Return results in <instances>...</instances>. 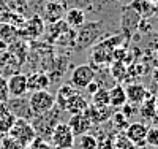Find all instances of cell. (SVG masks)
<instances>
[{"mask_svg": "<svg viewBox=\"0 0 158 149\" xmlns=\"http://www.w3.org/2000/svg\"><path fill=\"white\" fill-rule=\"evenodd\" d=\"M123 37L122 35H115L112 38H106L100 42L90 52V59L97 65H108L112 62V52L117 48V45L122 43Z\"/></svg>", "mask_w": 158, "mask_h": 149, "instance_id": "obj_1", "label": "cell"}, {"mask_svg": "<svg viewBox=\"0 0 158 149\" xmlns=\"http://www.w3.org/2000/svg\"><path fill=\"white\" fill-rule=\"evenodd\" d=\"M8 135L13 140H16L19 144H22L24 147H29L36 138V132L32 122H29L25 119H16L13 127L10 129Z\"/></svg>", "mask_w": 158, "mask_h": 149, "instance_id": "obj_2", "label": "cell"}, {"mask_svg": "<svg viewBox=\"0 0 158 149\" xmlns=\"http://www.w3.org/2000/svg\"><path fill=\"white\" fill-rule=\"evenodd\" d=\"M29 105L35 116L44 114L56 106V95H52L49 90H36L32 92L29 97Z\"/></svg>", "mask_w": 158, "mask_h": 149, "instance_id": "obj_3", "label": "cell"}, {"mask_svg": "<svg viewBox=\"0 0 158 149\" xmlns=\"http://www.w3.org/2000/svg\"><path fill=\"white\" fill-rule=\"evenodd\" d=\"M74 135L67 122H59L51 133V144L59 149H73L74 147Z\"/></svg>", "mask_w": 158, "mask_h": 149, "instance_id": "obj_4", "label": "cell"}, {"mask_svg": "<svg viewBox=\"0 0 158 149\" xmlns=\"http://www.w3.org/2000/svg\"><path fill=\"white\" fill-rule=\"evenodd\" d=\"M6 110L15 116L16 119H25L32 122V119L35 117L32 108L29 105V99H24V97H10L6 102Z\"/></svg>", "mask_w": 158, "mask_h": 149, "instance_id": "obj_5", "label": "cell"}, {"mask_svg": "<svg viewBox=\"0 0 158 149\" xmlns=\"http://www.w3.org/2000/svg\"><path fill=\"white\" fill-rule=\"evenodd\" d=\"M95 76H97V72L92 68V65H87V64L79 65L71 73V86L76 87L77 90L85 89L87 84L95 81Z\"/></svg>", "mask_w": 158, "mask_h": 149, "instance_id": "obj_6", "label": "cell"}, {"mask_svg": "<svg viewBox=\"0 0 158 149\" xmlns=\"http://www.w3.org/2000/svg\"><path fill=\"white\" fill-rule=\"evenodd\" d=\"M89 121L92 122V125H97V124H103L106 122L108 119L112 117L114 111H112V106H98V105H87V108L82 111Z\"/></svg>", "mask_w": 158, "mask_h": 149, "instance_id": "obj_7", "label": "cell"}, {"mask_svg": "<svg viewBox=\"0 0 158 149\" xmlns=\"http://www.w3.org/2000/svg\"><path fill=\"white\" fill-rule=\"evenodd\" d=\"M141 15L139 13H136L133 8H131L130 5L123 8V13H122V30L125 32V37L131 38L135 35V32L138 30L139 27V22H141Z\"/></svg>", "mask_w": 158, "mask_h": 149, "instance_id": "obj_8", "label": "cell"}, {"mask_svg": "<svg viewBox=\"0 0 158 149\" xmlns=\"http://www.w3.org/2000/svg\"><path fill=\"white\" fill-rule=\"evenodd\" d=\"M125 94H127V103L133 105L135 108H138L147 97H150V92L146 89L144 84L139 83H130L125 86Z\"/></svg>", "mask_w": 158, "mask_h": 149, "instance_id": "obj_9", "label": "cell"}, {"mask_svg": "<svg viewBox=\"0 0 158 149\" xmlns=\"http://www.w3.org/2000/svg\"><path fill=\"white\" fill-rule=\"evenodd\" d=\"M10 97H24L29 92L27 89V75L24 73H13L6 79Z\"/></svg>", "mask_w": 158, "mask_h": 149, "instance_id": "obj_10", "label": "cell"}, {"mask_svg": "<svg viewBox=\"0 0 158 149\" xmlns=\"http://www.w3.org/2000/svg\"><path fill=\"white\" fill-rule=\"evenodd\" d=\"M138 113L141 119L146 122H150V125H158V114H156V108H155V99L153 95L147 97L139 106H138Z\"/></svg>", "mask_w": 158, "mask_h": 149, "instance_id": "obj_11", "label": "cell"}, {"mask_svg": "<svg viewBox=\"0 0 158 149\" xmlns=\"http://www.w3.org/2000/svg\"><path fill=\"white\" fill-rule=\"evenodd\" d=\"M147 124L144 122H130L125 130V135L136 144V147L146 146V135H147Z\"/></svg>", "mask_w": 158, "mask_h": 149, "instance_id": "obj_12", "label": "cell"}, {"mask_svg": "<svg viewBox=\"0 0 158 149\" xmlns=\"http://www.w3.org/2000/svg\"><path fill=\"white\" fill-rule=\"evenodd\" d=\"M68 125H70V129H71V132H73V135L77 138V137H81V135H84V133H87L92 127V122L89 121V117L84 114V113H77V114H71V117H70V121L67 122Z\"/></svg>", "mask_w": 158, "mask_h": 149, "instance_id": "obj_13", "label": "cell"}, {"mask_svg": "<svg viewBox=\"0 0 158 149\" xmlns=\"http://www.w3.org/2000/svg\"><path fill=\"white\" fill-rule=\"evenodd\" d=\"M49 76L44 73H32L27 75V89L30 92H36V90H48L49 87Z\"/></svg>", "mask_w": 158, "mask_h": 149, "instance_id": "obj_14", "label": "cell"}, {"mask_svg": "<svg viewBox=\"0 0 158 149\" xmlns=\"http://www.w3.org/2000/svg\"><path fill=\"white\" fill-rule=\"evenodd\" d=\"M127 103V94H125V86L122 84H114L109 89V106L112 108H120Z\"/></svg>", "mask_w": 158, "mask_h": 149, "instance_id": "obj_15", "label": "cell"}, {"mask_svg": "<svg viewBox=\"0 0 158 149\" xmlns=\"http://www.w3.org/2000/svg\"><path fill=\"white\" fill-rule=\"evenodd\" d=\"M87 105H89V102L85 100V97L81 95L79 92H76L74 95L67 102V105L63 106V111L71 113V114H77V113H82L87 108Z\"/></svg>", "mask_w": 158, "mask_h": 149, "instance_id": "obj_16", "label": "cell"}, {"mask_svg": "<svg viewBox=\"0 0 158 149\" xmlns=\"http://www.w3.org/2000/svg\"><path fill=\"white\" fill-rule=\"evenodd\" d=\"M67 25L71 27V29H79L85 24V13L81 8H71L67 11Z\"/></svg>", "mask_w": 158, "mask_h": 149, "instance_id": "obj_17", "label": "cell"}, {"mask_svg": "<svg viewBox=\"0 0 158 149\" xmlns=\"http://www.w3.org/2000/svg\"><path fill=\"white\" fill-rule=\"evenodd\" d=\"M76 92H79V90H77L76 87H73L71 84H63V86H60L59 90H57V95H56V105L63 111V106L67 105V102L74 95Z\"/></svg>", "mask_w": 158, "mask_h": 149, "instance_id": "obj_18", "label": "cell"}, {"mask_svg": "<svg viewBox=\"0 0 158 149\" xmlns=\"http://www.w3.org/2000/svg\"><path fill=\"white\" fill-rule=\"evenodd\" d=\"M130 7L133 8L136 13H139L141 18H146V16H152L155 13V5L149 3L147 0H133L130 3Z\"/></svg>", "mask_w": 158, "mask_h": 149, "instance_id": "obj_19", "label": "cell"}, {"mask_svg": "<svg viewBox=\"0 0 158 149\" xmlns=\"http://www.w3.org/2000/svg\"><path fill=\"white\" fill-rule=\"evenodd\" d=\"M111 76L115 79L117 84H120L122 81L127 79L128 76V68L123 62H111Z\"/></svg>", "mask_w": 158, "mask_h": 149, "instance_id": "obj_20", "label": "cell"}, {"mask_svg": "<svg viewBox=\"0 0 158 149\" xmlns=\"http://www.w3.org/2000/svg\"><path fill=\"white\" fill-rule=\"evenodd\" d=\"M25 29H27V33H29L30 37H40V35L44 32V24H43L41 18L33 16L30 21H27V24H25Z\"/></svg>", "mask_w": 158, "mask_h": 149, "instance_id": "obj_21", "label": "cell"}, {"mask_svg": "<svg viewBox=\"0 0 158 149\" xmlns=\"http://www.w3.org/2000/svg\"><path fill=\"white\" fill-rule=\"evenodd\" d=\"M112 147L114 149H136V144L127 137L125 132H118L115 135V138L112 140Z\"/></svg>", "mask_w": 158, "mask_h": 149, "instance_id": "obj_22", "label": "cell"}, {"mask_svg": "<svg viewBox=\"0 0 158 149\" xmlns=\"http://www.w3.org/2000/svg\"><path fill=\"white\" fill-rule=\"evenodd\" d=\"M77 146L79 149H98V140L95 135L84 133L81 137H77Z\"/></svg>", "mask_w": 158, "mask_h": 149, "instance_id": "obj_23", "label": "cell"}, {"mask_svg": "<svg viewBox=\"0 0 158 149\" xmlns=\"http://www.w3.org/2000/svg\"><path fill=\"white\" fill-rule=\"evenodd\" d=\"M92 103L98 106H109V89L100 87L94 95H92Z\"/></svg>", "mask_w": 158, "mask_h": 149, "instance_id": "obj_24", "label": "cell"}, {"mask_svg": "<svg viewBox=\"0 0 158 149\" xmlns=\"http://www.w3.org/2000/svg\"><path fill=\"white\" fill-rule=\"evenodd\" d=\"M15 121H16V117L13 116L8 110L3 114H0V133L6 135L10 132V129L13 127V124H15Z\"/></svg>", "mask_w": 158, "mask_h": 149, "instance_id": "obj_25", "label": "cell"}, {"mask_svg": "<svg viewBox=\"0 0 158 149\" xmlns=\"http://www.w3.org/2000/svg\"><path fill=\"white\" fill-rule=\"evenodd\" d=\"M146 144L150 147H158V125H149L146 135Z\"/></svg>", "mask_w": 158, "mask_h": 149, "instance_id": "obj_26", "label": "cell"}, {"mask_svg": "<svg viewBox=\"0 0 158 149\" xmlns=\"http://www.w3.org/2000/svg\"><path fill=\"white\" fill-rule=\"evenodd\" d=\"M0 149H27V147H24L22 144H19L16 140H13L10 135H3L2 140H0Z\"/></svg>", "mask_w": 158, "mask_h": 149, "instance_id": "obj_27", "label": "cell"}, {"mask_svg": "<svg viewBox=\"0 0 158 149\" xmlns=\"http://www.w3.org/2000/svg\"><path fill=\"white\" fill-rule=\"evenodd\" d=\"M46 10H51V11H52V15L48 18L49 22H57V21H60V16H62V13H63L62 5H59V3H49V5L46 7Z\"/></svg>", "mask_w": 158, "mask_h": 149, "instance_id": "obj_28", "label": "cell"}, {"mask_svg": "<svg viewBox=\"0 0 158 149\" xmlns=\"http://www.w3.org/2000/svg\"><path fill=\"white\" fill-rule=\"evenodd\" d=\"M112 119H114V122H115V127L120 130V132H125L127 127L130 125L128 119H127L122 113H115V114H112Z\"/></svg>", "mask_w": 158, "mask_h": 149, "instance_id": "obj_29", "label": "cell"}, {"mask_svg": "<svg viewBox=\"0 0 158 149\" xmlns=\"http://www.w3.org/2000/svg\"><path fill=\"white\" fill-rule=\"evenodd\" d=\"M27 149H54V146L52 144H49L46 140H43V138H40V137H36L35 138V141L27 147Z\"/></svg>", "mask_w": 158, "mask_h": 149, "instance_id": "obj_30", "label": "cell"}, {"mask_svg": "<svg viewBox=\"0 0 158 149\" xmlns=\"http://www.w3.org/2000/svg\"><path fill=\"white\" fill-rule=\"evenodd\" d=\"M10 99V94H8V86H6V79L0 75V102L5 103Z\"/></svg>", "mask_w": 158, "mask_h": 149, "instance_id": "obj_31", "label": "cell"}, {"mask_svg": "<svg viewBox=\"0 0 158 149\" xmlns=\"http://www.w3.org/2000/svg\"><path fill=\"white\" fill-rule=\"evenodd\" d=\"M100 87H101V86H100V84L97 83V81H92L90 84H87V87H85L84 90H85V92L89 94V95L92 97V95H94V94H95V92H97V90H98Z\"/></svg>", "mask_w": 158, "mask_h": 149, "instance_id": "obj_32", "label": "cell"}, {"mask_svg": "<svg viewBox=\"0 0 158 149\" xmlns=\"http://www.w3.org/2000/svg\"><path fill=\"white\" fill-rule=\"evenodd\" d=\"M152 84L158 89V67H155L152 72Z\"/></svg>", "mask_w": 158, "mask_h": 149, "instance_id": "obj_33", "label": "cell"}, {"mask_svg": "<svg viewBox=\"0 0 158 149\" xmlns=\"http://www.w3.org/2000/svg\"><path fill=\"white\" fill-rule=\"evenodd\" d=\"M153 99H155V108H156V114H158V92H156V95Z\"/></svg>", "mask_w": 158, "mask_h": 149, "instance_id": "obj_34", "label": "cell"}, {"mask_svg": "<svg viewBox=\"0 0 158 149\" xmlns=\"http://www.w3.org/2000/svg\"><path fill=\"white\" fill-rule=\"evenodd\" d=\"M147 2H149V3H153V5H155V3L158 2V0H147Z\"/></svg>", "mask_w": 158, "mask_h": 149, "instance_id": "obj_35", "label": "cell"}, {"mask_svg": "<svg viewBox=\"0 0 158 149\" xmlns=\"http://www.w3.org/2000/svg\"><path fill=\"white\" fill-rule=\"evenodd\" d=\"M155 51H156V59H158V43L155 45Z\"/></svg>", "mask_w": 158, "mask_h": 149, "instance_id": "obj_36", "label": "cell"}, {"mask_svg": "<svg viewBox=\"0 0 158 149\" xmlns=\"http://www.w3.org/2000/svg\"><path fill=\"white\" fill-rule=\"evenodd\" d=\"M155 13H158V2L155 3Z\"/></svg>", "mask_w": 158, "mask_h": 149, "instance_id": "obj_37", "label": "cell"}, {"mask_svg": "<svg viewBox=\"0 0 158 149\" xmlns=\"http://www.w3.org/2000/svg\"><path fill=\"white\" fill-rule=\"evenodd\" d=\"M136 149H149V147H146V146H141V147H136Z\"/></svg>", "mask_w": 158, "mask_h": 149, "instance_id": "obj_38", "label": "cell"}]
</instances>
